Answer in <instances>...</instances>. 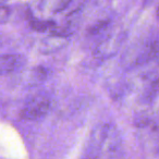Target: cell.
<instances>
[{"label":"cell","instance_id":"obj_6","mask_svg":"<svg viewBox=\"0 0 159 159\" xmlns=\"http://www.w3.org/2000/svg\"><path fill=\"white\" fill-rule=\"evenodd\" d=\"M11 16V10L9 7L5 5H0V24H6L8 23Z\"/></svg>","mask_w":159,"mask_h":159},{"label":"cell","instance_id":"obj_9","mask_svg":"<svg viewBox=\"0 0 159 159\" xmlns=\"http://www.w3.org/2000/svg\"><path fill=\"white\" fill-rule=\"evenodd\" d=\"M156 14H157V16L159 18V6L157 7V10H156Z\"/></svg>","mask_w":159,"mask_h":159},{"label":"cell","instance_id":"obj_1","mask_svg":"<svg viewBox=\"0 0 159 159\" xmlns=\"http://www.w3.org/2000/svg\"><path fill=\"white\" fill-rule=\"evenodd\" d=\"M51 102L48 97L43 95L36 96L25 104V106L21 110L20 116L24 120L36 121L43 119L49 112Z\"/></svg>","mask_w":159,"mask_h":159},{"label":"cell","instance_id":"obj_10","mask_svg":"<svg viewBox=\"0 0 159 159\" xmlns=\"http://www.w3.org/2000/svg\"><path fill=\"white\" fill-rule=\"evenodd\" d=\"M7 0H0V5H3V2H6Z\"/></svg>","mask_w":159,"mask_h":159},{"label":"cell","instance_id":"obj_7","mask_svg":"<svg viewBox=\"0 0 159 159\" xmlns=\"http://www.w3.org/2000/svg\"><path fill=\"white\" fill-rule=\"evenodd\" d=\"M71 2H72V0H59L57 6H56L55 12L58 13V12H61V11H63V10H66Z\"/></svg>","mask_w":159,"mask_h":159},{"label":"cell","instance_id":"obj_8","mask_svg":"<svg viewBox=\"0 0 159 159\" xmlns=\"http://www.w3.org/2000/svg\"><path fill=\"white\" fill-rule=\"evenodd\" d=\"M152 87H154V89H156V91H159V77L154 82V84H152Z\"/></svg>","mask_w":159,"mask_h":159},{"label":"cell","instance_id":"obj_4","mask_svg":"<svg viewBox=\"0 0 159 159\" xmlns=\"http://www.w3.org/2000/svg\"><path fill=\"white\" fill-rule=\"evenodd\" d=\"M47 76V71L43 66H36V68L32 69L31 72L27 77V82L31 85H37L39 83L44 82L45 79Z\"/></svg>","mask_w":159,"mask_h":159},{"label":"cell","instance_id":"obj_2","mask_svg":"<svg viewBox=\"0 0 159 159\" xmlns=\"http://www.w3.org/2000/svg\"><path fill=\"white\" fill-rule=\"evenodd\" d=\"M68 43V36L61 35V34L53 33L50 36H47L45 39L40 43V51L43 53H52L62 49Z\"/></svg>","mask_w":159,"mask_h":159},{"label":"cell","instance_id":"obj_3","mask_svg":"<svg viewBox=\"0 0 159 159\" xmlns=\"http://www.w3.org/2000/svg\"><path fill=\"white\" fill-rule=\"evenodd\" d=\"M24 61V58L20 55H0V75L16 71L23 66Z\"/></svg>","mask_w":159,"mask_h":159},{"label":"cell","instance_id":"obj_5","mask_svg":"<svg viewBox=\"0 0 159 159\" xmlns=\"http://www.w3.org/2000/svg\"><path fill=\"white\" fill-rule=\"evenodd\" d=\"M32 29L35 30L37 32H45L48 29L52 27L55 25L53 22H50V21H40V20H32L30 22Z\"/></svg>","mask_w":159,"mask_h":159}]
</instances>
